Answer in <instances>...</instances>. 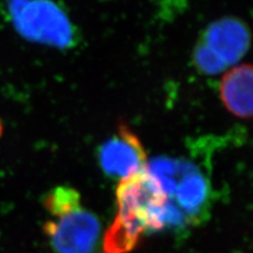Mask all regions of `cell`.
<instances>
[{
    "label": "cell",
    "instance_id": "obj_2",
    "mask_svg": "<svg viewBox=\"0 0 253 253\" xmlns=\"http://www.w3.org/2000/svg\"><path fill=\"white\" fill-rule=\"evenodd\" d=\"M7 10L15 29L30 42L66 50L81 39L67 10L55 0H9Z\"/></svg>",
    "mask_w": 253,
    "mask_h": 253
},
{
    "label": "cell",
    "instance_id": "obj_5",
    "mask_svg": "<svg viewBox=\"0 0 253 253\" xmlns=\"http://www.w3.org/2000/svg\"><path fill=\"white\" fill-rule=\"evenodd\" d=\"M197 42L207 47L225 68H228L247 53L250 31L240 18L223 17L206 27Z\"/></svg>",
    "mask_w": 253,
    "mask_h": 253
},
{
    "label": "cell",
    "instance_id": "obj_1",
    "mask_svg": "<svg viewBox=\"0 0 253 253\" xmlns=\"http://www.w3.org/2000/svg\"><path fill=\"white\" fill-rule=\"evenodd\" d=\"M149 172L167 199L175 229L202 223L212 204L209 179L192 161L158 156L147 162Z\"/></svg>",
    "mask_w": 253,
    "mask_h": 253
},
{
    "label": "cell",
    "instance_id": "obj_3",
    "mask_svg": "<svg viewBox=\"0 0 253 253\" xmlns=\"http://www.w3.org/2000/svg\"><path fill=\"white\" fill-rule=\"evenodd\" d=\"M52 219L43 226L56 253H93L100 237L101 226L82 202L50 213Z\"/></svg>",
    "mask_w": 253,
    "mask_h": 253
},
{
    "label": "cell",
    "instance_id": "obj_6",
    "mask_svg": "<svg viewBox=\"0 0 253 253\" xmlns=\"http://www.w3.org/2000/svg\"><path fill=\"white\" fill-rule=\"evenodd\" d=\"M221 101L229 112L240 118L252 115V68L241 65L228 71L219 84Z\"/></svg>",
    "mask_w": 253,
    "mask_h": 253
},
{
    "label": "cell",
    "instance_id": "obj_8",
    "mask_svg": "<svg viewBox=\"0 0 253 253\" xmlns=\"http://www.w3.org/2000/svg\"><path fill=\"white\" fill-rule=\"evenodd\" d=\"M106 253H108V252H106Z\"/></svg>",
    "mask_w": 253,
    "mask_h": 253
},
{
    "label": "cell",
    "instance_id": "obj_7",
    "mask_svg": "<svg viewBox=\"0 0 253 253\" xmlns=\"http://www.w3.org/2000/svg\"><path fill=\"white\" fill-rule=\"evenodd\" d=\"M2 132H3V126H2L1 121H0V136L2 135Z\"/></svg>",
    "mask_w": 253,
    "mask_h": 253
},
{
    "label": "cell",
    "instance_id": "obj_4",
    "mask_svg": "<svg viewBox=\"0 0 253 253\" xmlns=\"http://www.w3.org/2000/svg\"><path fill=\"white\" fill-rule=\"evenodd\" d=\"M101 169L108 176L128 178L145 168L147 154L140 139L126 124H120L117 131L99 148Z\"/></svg>",
    "mask_w": 253,
    "mask_h": 253
}]
</instances>
